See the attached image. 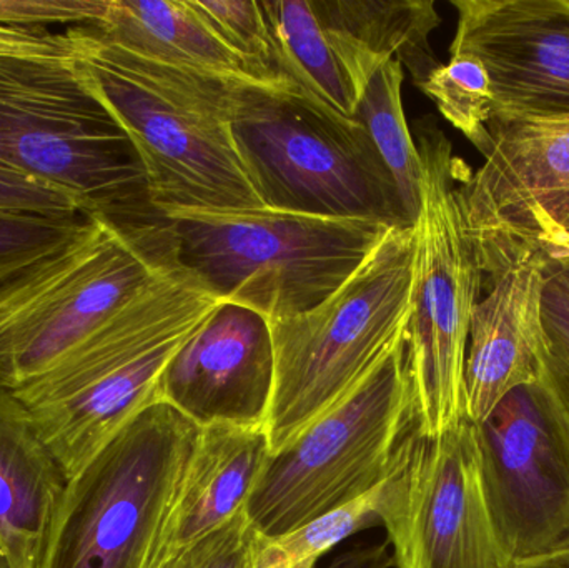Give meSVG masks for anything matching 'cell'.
<instances>
[{
	"label": "cell",
	"mask_w": 569,
	"mask_h": 568,
	"mask_svg": "<svg viewBox=\"0 0 569 568\" xmlns=\"http://www.w3.org/2000/svg\"><path fill=\"white\" fill-rule=\"evenodd\" d=\"M545 349L538 383L569 432V252L550 257L543 290Z\"/></svg>",
	"instance_id": "26"
},
{
	"label": "cell",
	"mask_w": 569,
	"mask_h": 568,
	"mask_svg": "<svg viewBox=\"0 0 569 568\" xmlns=\"http://www.w3.org/2000/svg\"><path fill=\"white\" fill-rule=\"evenodd\" d=\"M276 377L272 332L256 310L223 302L177 350L159 380V402L200 429L263 427Z\"/></svg>",
	"instance_id": "15"
},
{
	"label": "cell",
	"mask_w": 569,
	"mask_h": 568,
	"mask_svg": "<svg viewBox=\"0 0 569 568\" xmlns=\"http://www.w3.org/2000/svg\"><path fill=\"white\" fill-rule=\"evenodd\" d=\"M180 266L226 303L288 319L320 306L393 227L272 209L160 212Z\"/></svg>",
	"instance_id": "5"
},
{
	"label": "cell",
	"mask_w": 569,
	"mask_h": 568,
	"mask_svg": "<svg viewBox=\"0 0 569 568\" xmlns=\"http://www.w3.org/2000/svg\"><path fill=\"white\" fill-rule=\"evenodd\" d=\"M86 220L79 217H46L0 212V283L13 279L72 239Z\"/></svg>",
	"instance_id": "27"
},
{
	"label": "cell",
	"mask_w": 569,
	"mask_h": 568,
	"mask_svg": "<svg viewBox=\"0 0 569 568\" xmlns=\"http://www.w3.org/2000/svg\"><path fill=\"white\" fill-rule=\"evenodd\" d=\"M222 303L177 260L57 366L12 392L67 482L133 417L159 402L163 370Z\"/></svg>",
	"instance_id": "1"
},
{
	"label": "cell",
	"mask_w": 569,
	"mask_h": 568,
	"mask_svg": "<svg viewBox=\"0 0 569 568\" xmlns=\"http://www.w3.org/2000/svg\"><path fill=\"white\" fill-rule=\"evenodd\" d=\"M550 256L527 250L475 307L465 362V416L481 423L520 387L538 382L545 349L543 290Z\"/></svg>",
	"instance_id": "16"
},
{
	"label": "cell",
	"mask_w": 569,
	"mask_h": 568,
	"mask_svg": "<svg viewBox=\"0 0 569 568\" xmlns=\"http://www.w3.org/2000/svg\"><path fill=\"white\" fill-rule=\"evenodd\" d=\"M92 27L109 42L156 62L232 82L272 86L250 73L189 0H107L102 19Z\"/></svg>",
	"instance_id": "20"
},
{
	"label": "cell",
	"mask_w": 569,
	"mask_h": 568,
	"mask_svg": "<svg viewBox=\"0 0 569 568\" xmlns=\"http://www.w3.org/2000/svg\"><path fill=\"white\" fill-rule=\"evenodd\" d=\"M199 434L166 402L133 417L67 482L39 568H150Z\"/></svg>",
	"instance_id": "9"
},
{
	"label": "cell",
	"mask_w": 569,
	"mask_h": 568,
	"mask_svg": "<svg viewBox=\"0 0 569 568\" xmlns=\"http://www.w3.org/2000/svg\"><path fill=\"white\" fill-rule=\"evenodd\" d=\"M410 427L403 339L353 396L270 457L246 507L253 529L282 536L367 496L390 476Z\"/></svg>",
	"instance_id": "10"
},
{
	"label": "cell",
	"mask_w": 569,
	"mask_h": 568,
	"mask_svg": "<svg viewBox=\"0 0 569 568\" xmlns=\"http://www.w3.org/2000/svg\"><path fill=\"white\" fill-rule=\"evenodd\" d=\"M418 87L433 100L443 119L485 156L491 143L488 127L493 112V87L483 62L470 53H453Z\"/></svg>",
	"instance_id": "24"
},
{
	"label": "cell",
	"mask_w": 569,
	"mask_h": 568,
	"mask_svg": "<svg viewBox=\"0 0 569 568\" xmlns=\"http://www.w3.org/2000/svg\"><path fill=\"white\" fill-rule=\"evenodd\" d=\"M381 486L340 509L331 510L282 536L257 532L250 549V568H317L343 540L378 524Z\"/></svg>",
	"instance_id": "23"
},
{
	"label": "cell",
	"mask_w": 569,
	"mask_h": 568,
	"mask_svg": "<svg viewBox=\"0 0 569 568\" xmlns=\"http://www.w3.org/2000/svg\"><path fill=\"white\" fill-rule=\"evenodd\" d=\"M107 0H0V26L46 29V26H93Z\"/></svg>",
	"instance_id": "30"
},
{
	"label": "cell",
	"mask_w": 569,
	"mask_h": 568,
	"mask_svg": "<svg viewBox=\"0 0 569 568\" xmlns=\"http://www.w3.org/2000/svg\"><path fill=\"white\" fill-rule=\"evenodd\" d=\"M230 127L267 209L410 227L397 187L357 120L288 89L236 83Z\"/></svg>",
	"instance_id": "7"
},
{
	"label": "cell",
	"mask_w": 569,
	"mask_h": 568,
	"mask_svg": "<svg viewBox=\"0 0 569 568\" xmlns=\"http://www.w3.org/2000/svg\"><path fill=\"white\" fill-rule=\"evenodd\" d=\"M378 524L395 568H515L485 494L478 426L438 436L407 430L381 487Z\"/></svg>",
	"instance_id": "11"
},
{
	"label": "cell",
	"mask_w": 569,
	"mask_h": 568,
	"mask_svg": "<svg viewBox=\"0 0 569 568\" xmlns=\"http://www.w3.org/2000/svg\"><path fill=\"white\" fill-rule=\"evenodd\" d=\"M66 487L29 409L0 387V549L12 568H39Z\"/></svg>",
	"instance_id": "18"
},
{
	"label": "cell",
	"mask_w": 569,
	"mask_h": 568,
	"mask_svg": "<svg viewBox=\"0 0 569 568\" xmlns=\"http://www.w3.org/2000/svg\"><path fill=\"white\" fill-rule=\"evenodd\" d=\"M0 57L72 60L76 57V43L69 30L66 33H52L47 29L0 26Z\"/></svg>",
	"instance_id": "31"
},
{
	"label": "cell",
	"mask_w": 569,
	"mask_h": 568,
	"mask_svg": "<svg viewBox=\"0 0 569 568\" xmlns=\"http://www.w3.org/2000/svg\"><path fill=\"white\" fill-rule=\"evenodd\" d=\"M256 529L246 509L159 568H250Z\"/></svg>",
	"instance_id": "28"
},
{
	"label": "cell",
	"mask_w": 569,
	"mask_h": 568,
	"mask_svg": "<svg viewBox=\"0 0 569 568\" xmlns=\"http://www.w3.org/2000/svg\"><path fill=\"white\" fill-rule=\"evenodd\" d=\"M273 69L298 96L341 119L355 120L358 92L307 0H262Z\"/></svg>",
	"instance_id": "21"
},
{
	"label": "cell",
	"mask_w": 569,
	"mask_h": 568,
	"mask_svg": "<svg viewBox=\"0 0 569 568\" xmlns=\"http://www.w3.org/2000/svg\"><path fill=\"white\" fill-rule=\"evenodd\" d=\"M0 568H12L2 549H0Z\"/></svg>",
	"instance_id": "35"
},
{
	"label": "cell",
	"mask_w": 569,
	"mask_h": 568,
	"mask_svg": "<svg viewBox=\"0 0 569 568\" xmlns=\"http://www.w3.org/2000/svg\"><path fill=\"white\" fill-rule=\"evenodd\" d=\"M0 166L69 190L83 213L160 217L139 153L73 59L0 57Z\"/></svg>",
	"instance_id": "6"
},
{
	"label": "cell",
	"mask_w": 569,
	"mask_h": 568,
	"mask_svg": "<svg viewBox=\"0 0 569 568\" xmlns=\"http://www.w3.org/2000/svg\"><path fill=\"white\" fill-rule=\"evenodd\" d=\"M543 557L558 566L569 568V534L550 554Z\"/></svg>",
	"instance_id": "33"
},
{
	"label": "cell",
	"mask_w": 569,
	"mask_h": 568,
	"mask_svg": "<svg viewBox=\"0 0 569 568\" xmlns=\"http://www.w3.org/2000/svg\"><path fill=\"white\" fill-rule=\"evenodd\" d=\"M413 270L415 227H393L320 306L270 320L276 377L266 432L272 456L353 396L405 339Z\"/></svg>",
	"instance_id": "3"
},
{
	"label": "cell",
	"mask_w": 569,
	"mask_h": 568,
	"mask_svg": "<svg viewBox=\"0 0 569 568\" xmlns=\"http://www.w3.org/2000/svg\"><path fill=\"white\" fill-rule=\"evenodd\" d=\"M490 133L485 162L458 183V202L491 282L527 250L569 252V116L491 123Z\"/></svg>",
	"instance_id": "12"
},
{
	"label": "cell",
	"mask_w": 569,
	"mask_h": 568,
	"mask_svg": "<svg viewBox=\"0 0 569 568\" xmlns=\"http://www.w3.org/2000/svg\"><path fill=\"white\" fill-rule=\"evenodd\" d=\"M270 457L263 427L216 423L200 429L150 568L162 567L242 512Z\"/></svg>",
	"instance_id": "17"
},
{
	"label": "cell",
	"mask_w": 569,
	"mask_h": 568,
	"mask_svg": "<svg viewBox=\"0 0 569 568\" xmlns=\"http://www.w3.org/2000/svg\"><path fill=\"white\" fill-rule=\"evenodd\" d=\"M189 3L256 79L291 90L273 69L272 37L262 0H189Z\"/></svg>",
	"instance_id": "25"
},
{
	"label": "cell",
	"mask_w": 569,
	"mask_h": 568,
	"mask_svg": "<svg viewBox=\"0 0 569 568\" xmlns=\"http://www.w3.org/2000/svg\"><path fill=\"white\" fill-rule=\"evenodd\" d=\"M311 7L358 99L388 60H398L417 86L441 66L430 42L441 22L433 0H311Z\"/></svg>",
	"instance_id": "19"
},
{
	"label": "cell",
	"mask_w": 569,
	"mask_h": 568,
	"mask_svg": "<svg viewBox=\"0 0 569 568\" xmlns=\"http://www.w3.org/2000/svg\"><path fill=\"white\" fill-rule=\"evenodd\" d=\"M403 80L398 60L385 62L361 90L355 120L390 173L408 226L415 227L421 209V156L405 116Z\"/></svg>",
	"instance_id": "22"
},
{
	"label": "cell",
	"mask_w": 569,
	"mask_h": 568,
	"mask_svg": "<svg viewBox=\"0 0 569 568\" xmlns=\"http://www.w3.org/2000/svg\"><path fill=\"white\" fill-rule=\"evenodd\" d=\"M173 262L162 216L86 213L72 239L0 283V387L16 392L39 379Z\"/></svg>",
	"instance_id": "4"
},
{
	"label": "cell",
	"mask_w": 569,
	"mask_h": 568,
	"mask_svg": "<svg viewBox=\"0 0 569 568\" xmlns=\"http://www.w3.org/2000/svg\"><path fill=\"white\" fill-rule=\"evenodd\" d=\"M77 73L139 153L157 212L267 209L230 127L236 83L156 62L92 26L69 29Z\"/></svg>",
	"instance_id": "2"
},
{
	"label": "cell",
	"mask_w": 569,
	"mask_h": 568,
	"mask_svg": "<svg viewBox=\"0 0 569 568\" xmlns=\"http://www.w3.org/2000/svg\"><path fill=\"white\" fill-rule=\"evenodd\" d=\"M515 568H563L558 564L551 562V560L540 557V559L530 560V562L518 564Z\"/></svg>",
	"instance_id": "34"
},
{
	"label": "cell",
	"mask_w": 569,
	"mask_h": 568,
	"mask_svg": "<svg viewBox=\"0 0 569 568\" xmlns=\"http://www.w3.org/2000/svg\"><path fill=\"white\" fill-rule=\"evenodd\" d=\"M421 209L415 223L411 313L405 330L411 430L433 437L465 419L471 316L487 277L465 232L458 183L470 167L437 123L418 130Z\"/></svg>",
	"instance_id": "8"
},
{
	"label": "cell",
	"mask_w": 569,
	"mask_h": 568,
	"mask_svg": "<svg viewBox=\"0 0 569 568\" xmlns=\"http://www.w3.org/2000/svg\"><path fill=\"white\" fill-rule=\"evenodd\" d=\"M390 546L383 544H358L351 549L345 550L340 556L335 557L325 568H391Z\"/></svg>",
	"instance_id": "32"
},
{
	"label": "cell",
	"mask_w": 569,
	"mask_h": 568,
	"mask_svg": "<svg viewBox=\"0 0 569 568\" xmlns=\"http://www.w3.org/2000/svg\"><path fill=\"white\" fill-rule=\"evenodd\" d=\"M485 494L515 566L569 534V432L540 383L508 393L478 423Z\"/></svg>",
	"instance_id": "13"
},
{
	"label": "cell",
	"mask_w": 569,
	"mask_h": 568,
	"mask_svg": "<svg viewBox=\"0 0 569 568\" xmlns=\"http://www.w3.org/2000/svg\"><path fill=\"white\" fill-rule=\"evenodd\" d=\"M0 212L79 217L83 216V207L62 187L0 166Z\"/></svg>",
	"instance_id": "29"
},
{
	"label": "cell",
	"mask_w": 569,
	"mask_h": 568,
	"mask_svg": "<svg viewBox=\"0 0 569 568\" xmlns=\"http://www.w3.org/2000/svg\"><path fill=\"white\" fill-rule=\"evenodd\" d=\"M450 56L483 62L491 123L569 116V0H453ZM490 129V127H488Z\"/></svg>",
	"instance_id": "14"
}]
</instances>
